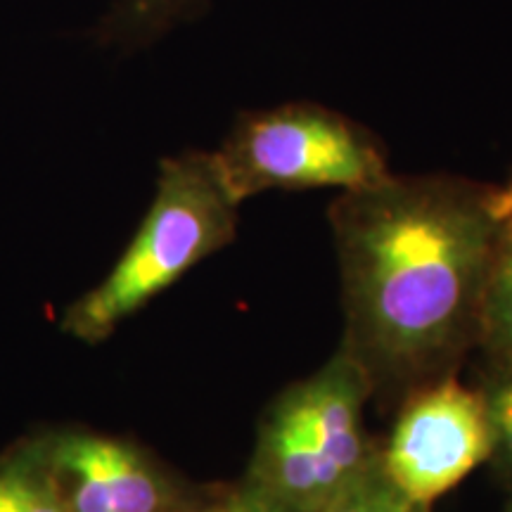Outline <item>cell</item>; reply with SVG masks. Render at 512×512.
Instances as JSON below:
<instances>
[{"label":"cell","mask_w":512,"mask_h":512,"mask_svg":"<svg viewBox=\"0 0 512 512\" xmlns=\"http://www.w3.org/2000/svg\"><path fill=\"white\" fill-rule=\"evenodd\" d=\"M342 347L373 396L399 403L458 375L477 347L479 306L501 230L494 185L389 174L332 200Z\"/></svg>","instance_id":"1"},{"label":"cell","mask_w":512,"mask_h":512,"mask_svg":"<svg viewBox=\"0 0 512 512\" xmlns=\"http://www.w3.org/2000/svg\"><path fill=\"white\" fill-rule=\"evenodd\" d=\"M238 209L214 152L190 150L162 159L155 200L136 238L112 273L69 309L64 328L86 342L105 339L190 268L230 245Z\"/></svg>","instance_id":"2"},{"label":"cell","mask_w":512,"mask_h":512,"mask_svg":"<svg viewBox=\"0 0 512 512\" xmlns=\"http://www.w3.org/2000/svg\"><path fill=\"white\" fill-rule=\"evenodd\" d=\"M370 396L366 375L339 347L268 403L245 477L294 512H323L380 451L363 427Z\"/></svg>","instance_id":"3"},{"label":"cell","mask_w":512,"mask_h":512,"mask_svg":"<svg viewBox=\"0 0 512 512\" xmlns=\"http://www.w3.org/2000/svg\"><path fill=\"white\" fill-rule=\"evenodd\" d=\"M214 159L240 204L268 190H356L392 174L373 131L318 102L242 112Z\"/></svg>","instance_id":"4"},{"label":"cell","mask_w":512,"mask_h":512,"mask_svg":"<svg viewBox=\"0 0 512 512\" xmlns=\"http://www.w3.org/2000/svg\"><path fill=\"white\" fill-rule=\"evenodd\" d=\"M489 458L482 399L458 375L413 389L399 401L380 446L384 472L413 501L432 505Z\"/></svg>","instance_id":"5"},{"label":"cell","mask_w":512,"mask_h":512,"mask_svg":"<svg viewBox=\"0 0 512 512\" xmlns=\"http://www.w3.org/2000/svg\"><path fill=\"white\" fill-rule=\"evenodd\" d=\"M53 465L67 479L72 512H176L188 501L138 446L100 434L57 441Z\"/></svg>","instance_id":"6"},{"label":"cell","mask_w":512,"mask_h":512,"mask_svg":"<svg viewBox=\"0 0 512 512\" xmlns=\"http://www.w3.org/2000/svg\"><path fill=\"white\" fill-rule=\"evenodd\" d=\"M211 0H112L93 29L100 48L143 50L155 46L171 31L192 22Z\"/></svg>","instance_id":"7"},{"label":"cell","mask_w":512,"mask_h":512,"mask_svg":"<svg viewBox=\"0 0 512 512\" xmlns=\"http://www.w3.org/2000/svg\"><path fill=\"white\" fill-rule=\"evenodd\" d=\"M484 366L512 363V219L501 221L479 306L477 347Z\"/></svg>","instance_id":"8"},{"label":"cell","mask_w":512,"mask_h":512,"mask_svg":"<svg viewBox=\"0 0 512 512\" xmlns=\"http://www.w3.org/2000/svg\"><path fill=\"white\" fill-rule=\"evenodd\" d=\"M475 389L482 399L486 430H489V458L486 465L496 482L512 496V363L479 368Z\"/></svg>","instance_id":"9"},{"label":"cell","mask_w":512,"mask_h":512,"mask_svg":"<svg viewBox=\"0 0 512 512\" xmlns=\"http://www.w3.org/2000/svg\"><path fill=\"white\" fill-rule=\"evenodd\" d=\"M323 512H430V505L413 501L384 472L380 451L344 486Z\"/></svg>","instance_id":"10"},{"label":"cell","mask_w":512,"mask_h":512,"mask_svg":"<svg viewBox=\"0 0 512 512\" xmlns=\"http://www.w3.org/2000/svg\"><path fill=\"white\" fill-rule=\"evenodd\" d=\"M0 512H72L57 479L24 465L0 472Z\"/></svg>","instance_id":"11"},{"label":"cell","mask_w":512,"mask_h":512,"mask_svg":"<svg viewBox=\"0 0 512 512\" xmlns=\"http://www.w3.org/2000/svg\"><path fill=\"white\" fill-rule=\"evenodd\" d=\"M176 512H294L266 494L252 479L242 477L233 484L216 486L204 496L188 498Z\"/></svg>","instance_id":"12"},{"label":"cell","mask_w":512,"mask_h":512,"mask_svg":"<svg viewBox=\"0 0 512 512\" xmlns=\"http://www.w3.org/2000/svg\"><path fill=\"white\" fill-rule=\"evenodd\" d=\"M494 207L498 219H512V174L503 185H494Z\"/></svg>","instance_id":"13"},{"label":"cell","mask_w":512,"mask_h":512,"mask_svg":"<svg viewBox=\"0 0 512 512\" xmlns=\"http://www.w3.org/2000/svg\"><path fill=\"white\" fill-rule=\"evenodd\" d=\"M503 512H512V496H508V503H505Z\"/></svg>","instance_id":"14"}]
</instances>
